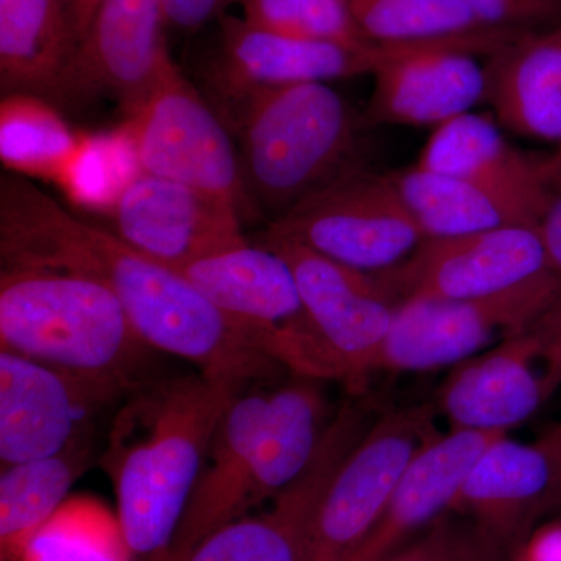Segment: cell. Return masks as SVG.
<instances>
[{"label": "cell", "mask_w": 561, "mask_h": 561, "mask_svg": "<svg viewBox=\"0 0 561 561\" xmlns=\"http://www.w3.org/2000/svg\"><path fill=\"white\" fill-rule=\"evenodd\" d=\"M231 103L247 195L268 224L359 165V125L328 83L268 88Z\"/></svg>", "instance_id": "4"}, {"label": "cell", "mask_w": 561, "mask_h": 561, "mask_svg": "<svg viewBox=\"0 0 561 561\" xmlns=\"http://www.w3.org/2000/svg\"><path fill=\"white\" fill-rule=\"evenodd\" d=\"M230 2H231V0H227V3H230Z\"/></svg>", "instance_id": "40"}, {"label": "cell", "mask_w": 561, "mask_h": 561, "mask_svg": "<svg viewBox=\"0 0 561 561\" xmlns=\"http://www.w3.org/2000/svg\"><path fill=\"white\" fill-rule=\"evenodd\" d=\"M260 241L298 243L365 273L397 267L426 241L393 176L350 169L271 221Z\"/></svg>", "instance_id": "5"}, {"label": "cell", "mask_w": 561, "mask_h": 561, "mask_svg": "<svg viewBox=\"0 0 561 561\" xmlns=\"http://www.w3.org/2000/svg\"><path fill=\"white\" fill-rule=\"evenodd\" d=\"M243 383L184 376L147 387L122 409L102 465L136 559L171 545L225 412Z\"/></svg>", "instance_id": "2"}, {"label": "cell", "mask_w": 561, "mask_h": 561, "mask_svg": "<svg viewBox=\"0 0 561 561\" xmlns=\"http://www.w3.org/2000/svg\"><path fill=\"white\" fill-rule=\"evenodd\" d=\"M382 561H515V557L468 516L449 511Z\"/></svg>", "instance_id": "32"}, {"label": "cell", "mask_w": 561, "mask_h": 561, "mask_svg": "<svg viewBox=\"0 0 561 561\" xmlns=\"http://www.w3.org/2000/svg\"><path fill=\"white\" fill-rule=\"evenodd\" d=\"M557 465L545 438L534 443L501 435L486 446L461 483L453 511L468 516L513 557L556 508Z\"/></svg>", "instance_id": "19"}, {"label": "cell", "mask_w": 561, "mask_h": 561, "mask_svg": "<svg viewBox=\"0 0 561 561\" xmlns=\"http://www.w3.org/2000/svg\"><path fill=\"white\" fill-rule=\"evenodd\" d=\"M489 79L502 127L561 144V22L518 36L493 57Z\"/></svg>", "instance_id": "23"}, {"label": "cell", "mask_w": 561, "mask_h": 561, "mask_svg": "<svg viewBox=\"0 0 561 561\" xmlns=\"http://www.w3.org/2000/svg\"><path fill=\"white\" fill-rule=\"evenodd\" d=\"M526 32L489 31L463 38L383 46L367 117L375 124L426 125L470 113L486 99L489 68L481 55L496 57Z\"/></svg>", "instance_id": "11"}, {"label": "cell", "mask_w": 561, "mask_h": 561, "mask_svg": "<svg viewBox=\"0 0 561 561\" xmlns=\"http://www.w3.org/2000/svg\"><path fill=\"white\" fill-rule=\"evenodd\" d=\"M483 27L531 32L561 22V0H460Z\"/></svg>", "instance_id": "33"}, {"label": "cell", "mask_w": 561, "mask_h": 561, "mask_svg": "<svg viewBox=\"0 0 561 561\" xmlns=\"http://www.w3.org/2000/svg\"><path fill=\"white\" fill-rule=\"evenodd\" d=\"M542 162H545V168L549 169V171L561 172V144H559V149L553 151L552 154L542 158Z\"/></svg>", "instance_id": "39"}, {"label": "cell", "mask_w": 561, "mask_h": 561, "mask_svg": "<svg viewBox=\"0 0 561 561\" xmlns=\"http://www.w3.org/2000/svg\"><path fill=\"white\" fill-rule=\"evenodd\" d=\"M131 165L138 168L124 135L116 140L81 136L79 149L58 184L70 201L111 210L122 190L136 176L127 173Z\"/></svg>", "instance_id": "31"}, {"label": "cell", "mask_w": 561, "mask_h": 561, "mask_svg": "<svg viewBox=\"0 0 561 561\" xmlns=\"http://www.w3.org/2000/svg\"><path fill=\"white\" fill-rule=\"evenodd\" d=\"M122 135L140 173L190 186L241 216L254 213L230 133L176 66L127 117Z\"/></svg>", "instance_id": "8"}, {"label": "cell", "mask_w": 561, "mask_h": 561, "mask_svg": "<svg viewBox=\"0 0 561 561\" xmlns=\"http://www.w3.org/2000/svg\"><path fill=\"white\" fill-rule=\"evenodd\" d=\"M161 0H105L62 73L50 102L119 103L130 117L173 68Z\"/></svg>", "instance_id": "13"}, {"label": "cell", "mask_w": 561, "mask_h": 561, "mask_svg": "<svg viewBox=\"0 0 561 561\" xmlns=\"http://www.w3.org/2000/svg\"><path fill=\"white\" fill-rule=\"evenodd\" d=\"M559 302L561 279L556 273L474 300L402 301L383 343L379 370L456 367L511 337Z\"/></svg>", "instance_id": "10"}, {"label": "cell", "mask_w": 561, "mask_h": 561, "mask_svg": "<svg viewBox=\"0 0 561 561\" xmlns=\"http://www.w3.org/2000/svg\"><path fill=\"white\" fill-rule=\"evenodd\" d=\"M176 272L236 321L257 350L295 376L339 381L290 265L271 247L247 242Z\"/></svg>", "instance_id": "6"}, {"label": "cell", "mask_w": 561, "mask_h": 561, "mask_svg": "<svg viewBox=\"0 0 561 561\" xmlns=\"http://www.w3.org/2000/svg\"><path fill=\"white\" fill-rule=\"evenodd\" d=\"M110 400L54 368L0 351L2 468L77 448L94 411Z\"/></svg>", "instance_id": "18"}, {"label": "cell", "mask_w": 561, "mask_h": 561, "mask_svg": "<svg viewBox=\"0 0 561 561\" xmlns=\"http://www.w3.org/2000/svg\"><path fill=\"white\" fill-rule=\"evenodd\" d=\"M76 49L66 0H0L3 94H32L50 102Z\"/></svg>", "instance_id": "24"}, {"label": "cell", "mask_w": 561, "mask_h": 561, "mask_svg": "<svg viewBox=\"0 0 561 561\" xmlns=\"http://www.w3.org/2000/svg\"><path fill=\"white\" fill-rule=\"evenodd\" d=\"M561 387V302L471 359L453 367L437 391L449 430L508 432Z\"/></svg>", "instance_id": "9"}, {"label": "cell", "mask_w": 561, "mask_h": 561, "mask_svg": "<svg viewBox=\"0 0 561 561\" xmlns=\"http://www.w3.org/2000/svg\"><path fill=\"white\" fill-rule=\"evenodd\" d=\"M507 432H442L412 460L370 534L346 561H382L453 511L461 483L490 443Z\"/></svg>", "instance_id": "21"}, {"label": "cell", "mask_w": 561, "mask_h": 561, "mask_svg": "<svg viewBox=\"0 0 561 561\" xmlns=\"http://www.w3.org/2000/svg\"><path fill=\"white\" fill-rule=\"evenodd\" d=\"M80 446L49 457L10 465L0 474V561H21L36 534L65 504L83 470Z\"/></svg>", "instance_id": "26"}, {"label": "cell", "mask_w": 561, "mask_h": 561, "mask_svg": "<svg viewBox=\"0 0 561 561\" xmlns=\"http://www.w3.org/2000/svg\"><path fill=\"white\" fill-rule=\"evenodd\" d=\"M542 438H545V442L548 443L549 449H551L553 460H556L557 465V478H559L556 508H553V512H561V423L556 424L552 430L546 432V434L542 435Z\"/></svg>", "instance_id": "38"}, {"label": "cell", "mask_w": 561, "mask_h": 561, "mask_svg": "<svg viewBox=\"0 0 561 561\" xmlns=\"http://www.w3.org/2000/svg\"><path fill=\"white\" fill-rule=\"evenodd\" d=\"M371 423V411L362 404L335 412L308 470L272 501L268 511L213 531L183 561H301L328 483Z\"/></svg>", "instance_id": "17"}, {"label": "cell", "mask_w": 561, "mask_h": 561, "mask_svg": "<svg viewBox=\"0 0 561 561\" xmlns=\"http://www.w3.org/2000/svg\"><path fill=\"white\" fill-rule=\"evenodd\" d=\"M117 515L95 502H68L41 527L21 561H133Z\"/></svg>", "instance_id": "29"}, {"label": "cell", "mask_w": 561, "mask_h": 561, "mask_svg": "<svg viewBox=\"0 0 561 561\" xmlns=\"http://www.w3.org/2000/svg\"><path fill=\"white\" fill-rule=\"evenodd\" d=\"M220 31L221 49L214 77L230 102L268 88L328 83L371 73L383 54L382 44L350 46L291 38L228 14H221Z\"/></svg>", "instance_id": "20"}, {"label": "cell", "mask_w": 561, "mask_h": 561, "mask_svg": "<svg viewBox=\"0 0 561 561\" xmlns=\"http://www.w3.org/2000/svg\"><path fill=\"white\" fill-rule=\"evenodd\" d=\"M81 135L46 99L3 95L0 103V160L7 171L60 181L79 149Z\"/></svg>", "instance_id": "27"}, {"label": "cell", "mask_w": 561, "mask_h": 561, "mask_svg": "<svg viewBox=\"0 0 561 561\" xmlns=\"http://www.w3.org/2000/svg\"><path fill=\"white\" fill-rule=\"evenodd\" d=\"M365 38L375 44H415L463 38L483 27L460 0H346Z\"/></svg>", "instance_id": "28"}, {"label": "cell", "mask_w": 561, "mask_h": 561, "mask_svg": "<svg viewBox=\"0 0 561 561\" xmlns=\"http://www.w3.org/2000/svg\"><path fill=\"white\" fill-rule=\"evenodd\" d=\"M0 346L114 398L130 389L150 346L101 280L2 267Z\"/></svg>", "instance_id": "3"}, {"label": "cell", "mask_w": 561, "mask_h": 561, "mask_svg": "<svg viewBox=\"0 0 561 561\" xmlns=\"http://www.w3.org/2000/svg\"><path fill=\"white\" fill-rule=\"evenodd\" d=\"M515 561H561V522L535 530Z\"/></svg>", "instance_id": "36"}, {"label": "cell", "mask_w": 561, "mask_h": 561, "mask_svg": "<svg viewBox=\"0 0 561 561\" xmlns=\"http://www.w3.org/2000/svg\"><path fill=\"white\" fill-rule=\"evenodd\" d=\"M542 171L546 175V197L540 219L537 221V231L549 264L561 279V172L549 171L545 168V162Z\"/></svg>", "instance_id": "34"}, {"label": "cell", "mask_w": 561, "mask_h": 561, "mask_svg": "<svg viewBox=\"0 0 561 561\" xmlns=\"http://www.w3.org/2000/svg\"><path fill=\"white\" fill-rule=\"evenodd\" d=\"M161 3L168 25L192 32L219 14L227 0H161Z\"/></svg>", "instance_id": "35"}, {"label": "cell", "mask_w": 561, "mask_h": 561, "mask_svg": "<svg viewBox=\"0 0 561 561\" xmlns=\"http://www.w3.org/2000/svg\"><path fill=\"white\" fill-rule=\"evenodd\" d=\"M442 432L437 409L409 405L373 421L332 476L313 513L301 561H346L359 548L412 460Z\"/></svg>", "instance_id": "7"}, {"label": "cell", "mask_w": 561, "mask_h": 561, "mask_svg": "<svg viewBox=\"0 0 561 561\" xmlns=\"http://www.w3.org/2000/svg\"><path fill=\"white\" fill-rule=\"evenodd\" d=\"M113 232L173 271L247 243L231 206L176 181L138 173L110 210Z\"/></svg>", "instance_id": "16"}, {"label": "cell", "mask_w": 561, "mask_h": 561, "mask_svg": "<svg viewBox=\"0 0 561 561\" xmlns=\"http://www.w3.org/2000/svg\"><path fill=\"white\" fill-rule=\"evenodd\" d=\"M2 267L62 271L101 280L144 343L192 362L203 376L249 386L284 368L191 283L113 231L70 214L27 176H0Z\"/></svg>", "instance_id": "1"}, {"label": "cell", "mask_w": 561, "mask_h": 561, "mask_svg": "<svg viewBox=\"0 0 561 561\" xmlns=\"http://www.w3.org/2000/svg\"><path fill=\"white\" fill-rule=\"evenodd\" d=\"M290 265L302 306L327 348L339 381L357 391L379 370L397 301L375 273L345 267L298 243L260 241Z\"/></svg>", "instance_id": "14"}, {"label": "cell", "mask_w": 561, "mask_h": 561, "mask_svg": "<svg viewBox=\"0 0 561 561\" xmlns=\"http://www.w3.org/2000/svg\"><path fill=\"white\" fill-rule=\"evenodd\" d=\"M553 273L537 227L426 239L397 267L375 273L401 305L413 298L474 300Z\"/></svg>", "instance_id": "15"}, {"label": "cell", "mask_w": 561, "mask_h": 561, "mask_svg": "<svg viewBox=\"0 0 561 561\" xmlns=\"http://www.w3.org/2000/svg\"><path fill=\"white\" fill-rule=\"evenodd\" d=\"M271 390L239 393L225 412L171 545L154 561H183L208 535L286 490L264 442Z\"/></svg>", "instance_id": "12"}, {"label": "cell", "mask_w": 561, "mask_h": 561, "mask_svg": "<svg viewBox=\"0 0 561 561\" xmlns=\"http://www.w3.org/2000/svg\"><path fill=\"white\" fill-rule=\"evenodd\" d=\"M253 27L291 38L368 46L346 0H232Z\"/></svg>", "instance_id": "30"}, {"label": "cell", "mask_w": 561, "mask_h": 561, "mask_svg": "<svg viewBox=\"0 0 561 561\" xmlns=\"http://www.w3.org/2000/svg\"><path fill=\"white\" fill-rule=\"evenodd\" d=\"M68 2L70 18H72L73 31H76L77 46L87 35L95 13L101 9L105 0H66Z\"/></svg>", "instance_id": "37"}, {"label": "cell", "mask_w": 561, "mask_h": 561, "mask_svg": "<svg viewBox=\"0 0 561 561\" xmlns=\"http://www.w3.org/2000/svg\"><path fill=\"white\" fill-rule=\"evenodd\" d=\"M391 176L426 239L537 227L546 197V179L530 184L491 183L438 175L416 165Z\"/></svg>", "instance_id": "22"}, {"label": "cell", "mask_w": 561, "mask_h": 561, "mask_svg": "<svg viewBox=\"0 0 561 561\" xmlns=\"http://www.w3.org/2000/svg\"><path fill=\"white\" fill-rule=\"evenodd\" d=\"M416 168L456 179L530 184L545 180L542 160L507 142L493 119L465 113L435 128Z\"/></svg>", "instance_id": "25"}]
</instances>
